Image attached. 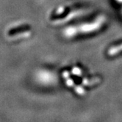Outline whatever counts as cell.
Instances as JSON below:
<instances>
[{
  "mask_svg": "<svg viewBox=\"0 0 122 122\" xmlns=\"http://www.w3.org/2000/svg\"><path fill=\"white\" fill-rule=\"evenodd\" d=\"M72 72H73V74H74L75 75H79V74H81V70L80 68H73V70H72Z\"/></svg>",
  "mask_w": 122,
  "mask_h": 122,
  "instance_id": "obj_4",
  "label": "cell"
},
{
  "mask_svg": "<svg viewBox=\"0 0 122 122\" xmlns=\"http://www.w3.org/2000/svg\"><path fill=\"white\" fill-rule=\"evenodd\" d=\"M105 17L104 15H99L98 18L91 23L83 24L79 26L69 27L63 31L65 36L68 38L74 37L79 33H90L97 31L100 29L104 22L105 21Z\"/></svg>",
  "mask_w": 122,
  "mask_h": 122,
  "instance_id": "obj_1",
  "label": "cell"
},
{
  "mask_svg": "<svg viewBox=\"0 0 122 122\" xmlns=\"http://www.w3.org/2000/svg\"><path fill=\"white\" fill-rule=\"evenodd\" d=\"M116 1H118V2H122V0H116Z\"/></svg>",
  "mask_w": 122,
  "mask_h": 122,
  "instance_id": "obj_5",
  "label": "cell"
},
{
  "mask_svg": "<svg viewBox=\"0 0 122 122\" xmlns=\"http://www.w3.org/2000/svg\"><path fill=\"white\" fill-rule=\"evenodd\" d=\"M39 80L43 82H45V83H50L52 82V80H53V76H52V74H49V72H41L39 76Z\"/></svg>",
  "mask_w": 122,
  "mask_h": 122,
  "instance_id": "obj_2",
  "label": "cell"
},
{
  "mask_svg": "<svg viewBox=\"0 0 122 122\" xmlns=\"http://www.w3.org/2000/svg\"><path fill=\"white\" fill-rule=\"evenodd\" d=\"M122 51V43L115 46H112L111 48L109 49L108 50V55L110 56H113L118 54L119 52Z\"/></svg>",
  "mask_w": 122,
  "mask_h": 122,
  "instance_id": "obj_3",
  "label": "cell"
}]
</instances>
